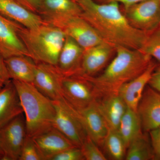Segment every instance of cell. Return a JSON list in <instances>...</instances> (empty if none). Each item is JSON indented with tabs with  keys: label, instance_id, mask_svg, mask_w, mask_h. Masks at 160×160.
<instances>
[{
	"label": "cell",
	"instance_id": "obj_1",
	"mask_svg": "<svg viewBox=\"0 0 160 160\" xmlns=\"http://www.w3.org/2000/svg\"><path fill=\"white\" fill-rule=\"evenodd\" d=\"M81 16L86 20L105 42L132 49L142 48L149 32L133 28L116 2L99 3L94 0L78 2Z\"/></svg>",
	"mask_w": 160,
	"mask_h": 160
},
{
	"label": "cell",
	"instance_id": "obj_2",
	"mask_svg": "<svg viewBox=\"0 0 160 160\" xmlns=\"http://www.w3.org/2000/svg\"><path fill=\"white\" fill-rule=\"evenodd\" d=\"M152 61L150 56L139 49L116 46L114 58L102 73L98 77H84L91 82L98 98L118 94L121 86L142 73Z\"/></svg>",
	"mask_w": 160,
	"mask_h": 160
},
{
	"label": "cell",
	"instance_id": "obj_3",
	"mask_svg": "<svg viewBox=\"0 0 160 160\" xmlns=\"http://www.w3.org/2000/svg\"><path fill=\"white\" fill-rule=\"evenodd\" d=\"M26 116L28 136L36 137L53 128L55 109L53 102L33 84L12 80Z\"/></svg>",
	"mask_w": 160,
	"mask_h": 160
},
{
	"label": "cell",
	"instance_id": "obj_4",
	"mask_svg": "<svg viewBox=\"0 0 160 160\" xmlns=\"http://www.w3.org/2000/svg\"><path fill=\"white\" fill-rule=\"evenodd\" d=\"M18 33L29 57L36 63L56 66L66 37L62 30L45 22L33 29L22 26Z\"/></svg>",
	"mask_w": 160,
	"mask_h": 160
},
{
	"label": "cell",
	"instance_id": "obj_5",
	"mask_svg": "<svg viewBox=\"0 0 160 160\" xmlns=\"http://www.w3.org/2000/svg\"><path fill=\"white\" fill-rule=\"evenodd\" d=\"M45 22L58 27L85 49L105 42L97 32L81 16L43 18Z\"/></svg>",
	"mask_w": 160,
	"mask_h": 160
},
{
	"label": "cell",
	"instance_id": "obj_6",
	"mask_svg": "<svg viewBox=\"0 0 160 160\" xmlns=\"http://www.w3.org/2000/svg\"><path fill=\"white\" fill-rule=\"evenodd\" d=\"M52 102L55 109L53 128L81 148L88 136L78 112L64 98Z\"/></svg>",
	"mask_w": 160,
	"mask_h": 160
},
{
	"label": "cell",
	"instance_id": "obj_7",
	"mask_svg": "<svg viewBox=\"0 0 160 160\" xmlns=\"http://www.w3.org/2000/svg\"><path fill=\"white\" fill-rule=\"evenodd\" d=\"M123 8L129 24L135 29L150 32L160 26V0H144Z\"/></svg>",
	"mask_w": 160,
	"mask_h": 160
},
{
	"label": "cell",
	"instance_id": "obj_8",
	"mask_svg": "<svg viewBox=\"0 0 160 160\" xmlns=\"http://www.w3.org/2000/svg\"><path fill=\"white\" fill-rule=\"evenodd\" d=\"M26 122L22 114L0 128V148L2 160H19L27 137Z\"/></svg>",
	"mask_w": 160,
	"mask_h": 160
},
{
	"label": "cell",
	"instance_id": "obj_9",
	"mask_svg": "<svg viewBox=\"0 0 160 160\" xmlns=\"http://www.w3.org/2000/svg\"><path fill=\"white\" fill-rule=\"evenodd\" d=\"M62 91L64 98L78 111L89 106L98 98L91 82L82 76L63 77Z\"/></svg>",
	"mask_w": 160,
	"mask_h": 160
},
{
	"label": "cell",
	"instance_id": "obj_10",
	"mask_svg": "<svg viewBox=\"0 0 160 160\" xmlns=\"http://www.w3.org/2000/svg\"><path fill=\"white\" fill-rule=\"evenodd\" d=\"M63 75L54 65L37 63L33 85L44 95L52 100L63 98L62 83Z\"/></svg>",
	"mask_w": 160,
	"mask_h": 160
},
{
	"label": "cell",
	"instance_id": "obj_11",
	"mask_svg": "<svg viewBox=\"0 0 160 160\" xmlns=\"http://www.w3.org/2000/svg\"><path fill=\"white\" fill-rule=\"evenodd\" d=\"M22 25L0 14V54L4 59L16 56L29 57L18 31Z\"/></svg>",
	"mask_w": 160,
	"mask_h": 160
},
{
	"label": "cell",
	"instance_id": "obj_12",
	"mask_svg": "<svg viewBox=\"0 0 160 160\" xmlns=\"http://www.w3.org/2000/svg\"><path fill=\"white\" fill-rule=\"evenodd\" d=\"M115 52V46L106 42L84 49L81 70L77 75L94 77L106 66Z\"/></svg>",
	"mask_w": 160,
	"mask_h": 160
},
{
	"label": "cell",
	"instance_id": "obj_13",
	"mask_svg": "<svg viewBox=\"0 0 160 160\" xmlns=\"http://www.w3.org/2000/svg\"><path fill=\"white\" fill-rule=\"evenodd\" d=\"M137 112L142 129L149 132L160 126V92L149 86L146 87L138 106Z\"/></svg>",
	"mask_w": 160,
	"mask_h": 160
},
{
	"label": "cell",
	"instance_id": "obj_14",
	"mask_svg": "<svg viewBox=\"0 0 160 160\" xmlns=\"http://www.w3.org/2000/svg\"><path fill=\"white\" fill-rule=\"evenodd\" d=\"M157 66V64L152 60L142 73L120 87L118 94L129 109L137 112L138 106L144 90Z\"/></svg>",
	"mask_w": 160,
	"mask_h": 160
},
{
	"label": "cell",
	"instance_id": "obj_15",
	"mask_svg": "<svg viewBox=\"0 0 160 160\" xmlns=\"http://www.w3.org/2000/svg\"><path fill=\"white\" fill-rule=\"evenodd\" d=\"M78 111L88 136L99 147L102 146L109 128L98 109L96 101Z\"/></svg>",
	"mask_w": 160,
	"mask_h": 160
},
{
	"label": "cell",
	"instance_id": "obj_16",
	"mask_svg": "<svg viewBox=\"0 0 160 160\" xmlns=\"http://www.w3.org/2000/svg\"><path fill=\"white\" fill-rule=\"evenodd\" d=\"M33 139L42 160H50L61 152L76 146L54 128Z\"/></svg>",
	"mask_w": 160,
	"mask_h": 160
},
{
	"label": "cell",
	"instance_id": "obj_17",
	"mask_svg": "<svg viewBox=\"0 0 160 160\" xmlns=\"http://www.w3.org/2000/svg\"><path fill=\"white\" fill-rule=\"evenodd\" d=\"M84 49L74 40L66 37L56 66L64 76L79 74Z\"/></svg>",
	"mask_w": 160,
	"mask_h": 160
},
{
	"label": "cell",
	"instance_id": "obj_18",
	"mask_svg": "<svg viewBox=\"0 0 160 160\" xmlns=\"http://www.w3.org/2000/svg\"><path fill=\"white\" fill-rule=\"evenodd\" d=\"M0 14L26 28L33 29L45 23L42 17L14 0H0Z\"/></svg>",
	"mask_w": 160,
	"mask_h": 160
},
{
	"label": "cell",
	"instance_id": "obj_19",
	"mask_svg": "<svg viewBox=\"0 0 160 160\" xmlns=\"http://www.w3.org/2000/svg\"><path fill=\"white\" fill-rule=\"evenodd\" d=\"M23 112L17 90L10 80L0 88V128Z\"/></svg>",
	"mask_w": 160,
	"mask_h": 160
},
{
	"label": "cell",
	"instance_id": "obj_20",
	"mask_svg": "<svg viewBox=\"0 0 160 160\" xmlns=\"http://www.w3.org/2000/svg\"><path fill=\"white\" fill-rule=\"evenodd\" d=\"M96 100L98 109L108 124L109 129L117 130L120 121L126 112L127 106L118 94L102 97Z\"/></svg>",
	"mask_w": 160,
	"mask_h": 160
},
{
	"label": "cell",
	"instance_id": "obj_21",
	"mask_svg": "<svg viewBox=\"0 0 160 160\" xmlns=\"http://www.w3.org/2000/svg\"><path fill=\"white\" fill-rule=\"evenodd\" d=\"M9 79L23 82L33 83L37 63L27 56L12 57L4 59Z\"/></svg>",
	"mask_w": 160,
	"mask_h": 160
},
{
	"label": "cell",
	"instance_id": "obj_22",
	"mask_svg": "<svg viewBox=\"0 0 160 160\" xmlns=\"http://www.w3.org/2000/svg\"><path fill=\"white\" fill-rule=\"evenodd\" d=\"M82 9L72 0H40L38 14L43 18L61 16H80Z\"/></svg>",
	"mask_w": 160,
	"mask_h": 160
},
{
	"label": "cell",
	"instance_id": "obj_23",
	"mask_svg": "<svg viewBox=\"0 0 160 160\" xmlns=\"http://www.w3.org/2000/svg\"><path fill=\"white\" fill-rule=\"evenodd\" d=\"M117 131L128 148L132 141L143 132L138 112L127 107Z\"/></svg>",
	"mask_w": 160,
	"mask_h": 160
},
{
	"label": "cell",
	"instance_id": "obj_24",
	"mask_svg": "<svg viewBox=\"0 0 160 160\" xmlns=\"http://www.w3.org/2000/svg\"><path fill=\"white\" fill-rule=\"evenodd\" d=\"M147 132H142L130 142L125 159L151 160L154 159L153 150Z\"/></svg>",
	"mask_w": 160,
	"mask_h": 160
},
{
	"label": "cell",
	"instance_id": "obj_25",
	"mask_svg": "<svg viewBox=\"0 0 160 160\" xmlns=\"http://www.w3.org/2000/svg\"><path fill=\"white\" fill-rule=\"evenodd\" d=\"M102 146L111 159H125L127 146L117 130L109 129Z\"/></svg>",
	"mask_w": 160,
	"mask_h": 160
},
{
	"label": "cell",
	"instance_id": "obj_26",
	"mask_svg": "<svg viewBox=\"0 0 160 160\" xmlns=\"http://www.w3.org/2000/svg\"><path fill=\"white\" fill-rule=\"evenodd\" d=\"M140 50L160 64V26L149 32Z\"/></svg>",
	"mask_w": 160,
	"mask_h": 160
},
{
	"label": "cell",
	"instance_id": "obj_27",
	"mask_svg": "<svg viewBox=\"0 0 160 160\" xmlns=\"http://www.w3.org/2000/svg\"><path fill=\"white\" fill-rule=\"evenodd\" d=\"M86 160H106L107 158L99 148V146L88 136L81 147Z\"/></svg>",
	"mask_w": 160,
	"mask_h": 160
},
{
	"label": "cell",
	"instance_id": "obj_28",
	"mask_svg": "<svg viewBox=\"0 0 160 160\" xmlns=\"http://www.w3.org/2000/svg\"><path fill=\"white\" fill-rule=\"evenodd\" d=\"M19 160H42L33 138L27 136L22 148Z\"/></svg>",
	"mask_w": 160,
	"mask_h": 160
},
{
	"label": "cell",
	"instance_id": "obj_29",
	"mask_svg": "<svg viewBox=\"0 0 160 160\" xmlns=\"http://www.w3.org/2000/svg\"><path fill=\"white\" fill-rule=\"evenodd\" d=\"M50 160H85L81 148L73 147L55 155Z\"/></svg>",
	"mask_w": 160,
	"mask_h": 160
},
{
	"label": "cell",
	"instance_id": "obj_30",
	"mask_svg": "<svg viewBox=\"0 0 160 160\" xmlns=\"http://www.w3.org/2000/svg\"><path fill=\"white\" fill-rule=\"evenodd\" d=\"M154 154L153 160H160V126L149 132Z\"/></svg>",
	"mask_w": 160,
	"mask_h": 160
},
{
	"label": "cell",
	"instance_id": "obj_31",
	"mask_svg": "<svg viewBox=\"0 0 160 160\" xmlns=\"http://www.w3.org/2000/svg\"><path fill=\"white\" fill-rule=\"evenodd\" d=\"M29 10L38 13L40 0H14Z\"/></svg>",
	"mask_w": 160,
	"mask_h": 160
},
{
	"label": "cell",
	"instance_id": "obj_32",
	"mask_svg": "<svg viewBox=\"0 0 160 160\" xmlns=\"http://www.w3.org/2000/svg\"><path fill=\"white\" fill-rule=\"evenodd\" d=\"M148 85L152 89L160 92V66H157L153 71Z\"/></svg>",
	"mask_w": 160,
	"mask_h": 160
},
{
	"label": "cell",
	"instance_id": "obj_33",
	"mask_svg": "<svg viewBox=\"0 0 160 160\" xmlns=\"http://www.w3.org/2000/svg\"><path fill=\"white\" fill-rule=\"evenodd\" d=\"M10 80L5 65L4 59L0 54V88H2Z\"/></svg>",
	"mask_w": 160,
	"mask_h": 160
},
{
	"label": "cell",
	"instance_id": "obj_34",
	"mask_svg": "<svg viewBox=\"0 0 160 160\" xmlns=\"http://www.w3.org/2000/svg\"><path fill=\"white\" fill-rule=\"evenodd\" d=\"M94 1L99 3H118V4H122L123 7H126L144 0H94Z\"/></svg>",
	"mask_w": 160,
	"mask_h": 160
},
{
	"label": "cell",
	"instance_id": "obj_35",
	"mask_svg": "<svg viewBox=\"0 0 160 160\" xmlns=\"http://www.w3.org/2000/svg\"><path fill=\"white\" fill-rule=\"evenodd\" d=\"M3 158V153L2 150L0 148V160H2Z\"/></svg>",
	"mask_w": 160,
	"mask_h": 160
},
{
	"label": "cell",
	"instance_id": "obj_36",
	"mask_svg": "<svg viewBox=\"0 0 160 160\" xmlns=\"http://www.w3.org/2000/svg\"><path fill=\"white\" fill-rule=\"evenodd\" d=\"M72 1H74L75 2H78L79 1H81V0H72Z\"/></svg>",
	"mask_w": 160,
	"mask_h": 160
},
{
	"label": "cell",
	"instance_id": "obj_37",
	"mask_svg": "<svg viewBox=\"0 0 160 160\" xmlns=\"http://www.w3.org/2000/svg\"></svg>",
	"mask_w": 160,
	"mask_h": 160
}]
</instances>
